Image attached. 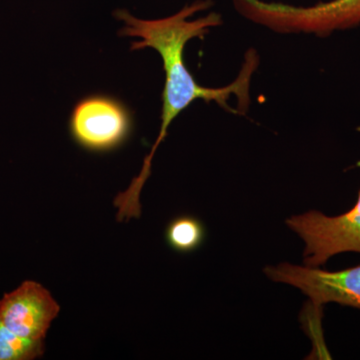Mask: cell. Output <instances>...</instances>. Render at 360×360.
<instances>
[{
  "instance_id": "cell-1",
  "label": "cell",
  "mask_w": 360,
  "mask_h": 360,
  "mask_svg": "<svg viewBox=\"0 0 360 360\" xmlns=\"http://www.w3.org/2000/svg\"><path fill=\"white\" fill-rule=\"evenodd\" d=\"M212 4L210 0H198L174 15L160 20H139L127 11H117L115 13L116 18L124 22L120 32V37L141 39L132 42L130 51L155 49L162 59L165 72L160 135L143 161L141 174L130 184L134 191H141L148 179L151 161L156 149L167 136L169 125L194 101L198 99L207 103L214 101L220 108L236 115H245L250 106L251 78L259 63L257 51L251 49L246 52L245 63L238 78L232 84L219 89H210L198 84L184 61V49L189 40L202 39L210 28L222 25L221 15L217 13L189 20L194 14L206 11Z\"/></svg>"
},
{
  "instance_id": "cell-2",
  "label": "cell",
  "mask_w": 360,
  "mask_h": 360,
  "mask_svg": "<svg viewBox=\"0 0 360 360\" xmlns=\"http://www.w3.org/2000/svg\"><path fill=\"white\" fill-rule=\"evenodd\" d=\"M246 20L278 33L328 37L360 25V0H329L312 6H295L264 0H238Z\"/></svg>"
},
{
  "instance_id": "cell-3",
  "label": "cell",
  "mask_w": 360,
  "mask_h": 360,
  "mask_svg": "<svg viewBox=\"0 0 360 360\" xmlns=\"http://www.w3.org/2000/svg\"><path fill=\"white\" fill-rule=\"evenodd\" d=\"M134 129L127 105L115 97L92 94L80 99L71 112L70 132L75 143L91 153L120 148Z\"/></svg>"
},
{
  "instance_id": "cell-4",
  "label": "cell",
  "mask_w": 360,
  "mask_h": 360,
  "mask_svg": "<svg viewBox=\"0 0 360 360\" xmlns=\"http://www.w3.org/2000/svg\"><path fill=\"white\" fill-rule=\"evenodd\" d=\"M286 224L304 241L307 266H319L340 253H360V191L349 212L338 217L309 212L290 217Z\"/></svg>"
},
{
  "instance_id": "cell-5",
  "label": "cell",
  "mask_w": 360,
  "mask_h": 360,
  "mask_svg": "<svg viewBox=\"0 0 360 360\" xmlns=\"http://www.w3.org/2000/svg\"><path fill=\"white\" fill-rule=\"evenodd\" d=\"M265 274L276 283L290 284L309 296L315 307L335 302L360 309V265L340 271L283 262L267 266Z\"/></svg>"
},
{
  "instance_id": "cell-6",
  "label": "cell",
  "mask_w": 360,
  "mask_h": 360,
  "mask_svg": "<svg viewBox=\"0 0 360 360\" xmlns=\"http://www.w3.org/2000/svg\"><path fill=\"white\" fill-rule=\"evenodd\" d=\"M60 307L49 290L34 281H25L0 298V321L18 335L45 340Z\"/></svg>"
},
{
  "instance_id": "cell-7",
  "label": "cell",
  "mask_w": 360,
  "mask_h": 360,
  "mask_svg": "<svg viewBox=\"0 0 360 360\" xmlns=\"http://www.w3.org/2000/svg\"><path fill=\"white\" fill-rule=\"evenodd\" d=\"M205 238V229L202 222L188 215L172 219L165 231L167 245L177 252L188 253L198 250Z\"/></svg>"
},
{
  "instance_id": "cell-8",
  "label": "cell",
  "mask_w": 360,
  "mask_h": 360,
  "mask_svg": "<svg viewBox=\"0 0 360 360\" xmlns=\"http://www.w3.org/2000/svg\"><path fill=\"white\" fill-rule=\"evenodd\" d=\"M44 352V340L18 335L0 321V360H33L41 357Z\"/></svg>"
}]
</instances>
